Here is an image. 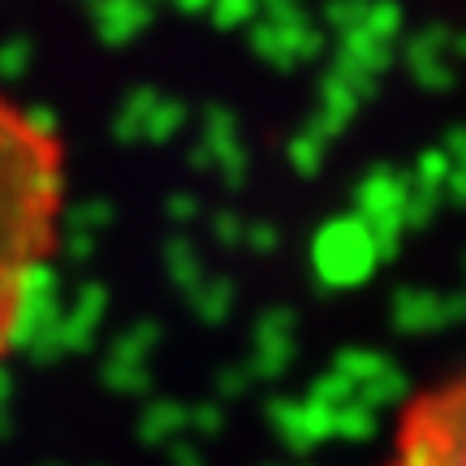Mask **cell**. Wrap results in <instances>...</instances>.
<instances>
[{"label":"cell","instance_id":"1","mask_svg":"<svg viewBox=\"0 0 466 466\" xmlns=\"http://www.w3.org/2000/svg\"><path fill=\"white\" fill-rule=\"evenodd\" d=\"M69 147L48 116L0 91V359L26 333L66 242Z\"/></svg>","mask_w":466,"mask_h":466},{"label":"cell","instance_id":"2","mask_svg":"<svg viewBox=\"0 0 466 466\" xmlns=\"http://www.w3.org/2000/svg\"><path fill=\"white\" fill-rule=\"evenodd\" d=\"M380 466H466V359L398 406Z\"/></svg>","mask_w":466,"mask_h":466}]
</instances>
